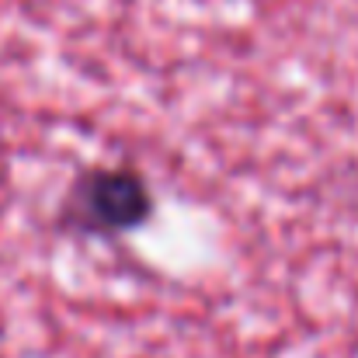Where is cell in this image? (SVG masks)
<instances>
[{
  "label": "cell",
  "instance_id": "cell-1",
  "mask_svg": "<svg viewBox=\"0 0 358 358\" xmlns=\"http://www.w3.org/2000/svg\"><path fill=\"white\" fill-rule=\"evenodd\" d=\"M153 216V195L132 167H91L63 199V227L84 237H119Z\"/></svg>",
  "mask_w": 358,
  "mask_h": 358
}]
</instances>
